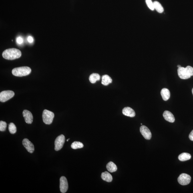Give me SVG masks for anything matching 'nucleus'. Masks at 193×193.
<instances>
[{
	"mask_svg": "<svg viewBox=\"0 0 193 193\" xmlns=\"http://www.w3.org/2000/svg\"><path fill=\"white\" fill-rule=\"evenodd\" d=\"M21 55V51L19 49L15 48L5 50L2 53V56L4 58L9 60L19 58Z\"/></svg>",
	"mask_w": 193,
	"mask_h": 193,
	"instance_id": "1",
	"label": "nucleus"
},
{
	"mask_svg": "<svg viewBox=\"0 0 193 193\" xmlns=\"http://www.w3.org/2000/svg\"><path fill=\"white\" fill-rule=\"evenodd\" d=\"M178 72L180 78L188 79L193 75V68L190 66H188L186 68L182 67L178 68Z\"/></svg>",
	"mask_w": 193,
	"mask_h": 193,
	"instance_id": "2",
	"label": "nucleus"
},
{
	"mask_svg": "<svg viewBox=\"0 0 193 193\" xmlns=\"http://www.w3.org/2000/svg\"><path fill=\"white\" fill-rule=\"evenodd\" d=\"M31 72V69L30 68L28 67L15 68L12 71V74L17 77L26 76L30 74Z\"/></svg>",
	"mask_w": 193,
	"mask_h": 193,
	"instance_id": "3",
	"label": "nucleus"
},
{
	"mask_svg": "<svg viewBox=\"0 0 193 193\" xmlns=\"http://www.w3.org/2000/svg\"><path fill=\"white\" fill-rule=\"evenodd\" d=\"M55 117L54 113L51 111L45 109L44 110L42 114L43 122L45 124L50 125L52 123Z\"/></svg>",
	"mask_w": 193,
	"mask_h": 193,
	"instance_id": "4",
	"label": "nucleus"
},
{
	"mask_svg": "<svg viewBox=\"0 0 193 193\" xmlns=\"http://www.w3.org/2000/svg\"><path fill=\"white\" fill-rule=\"evenodd\" d=\"M15 93L12 91H5L0 93V101L2 102H6L12 98L15 95Z\"/></svg>",
	"mask_w": 193,
	"mask_h": 193,
	"instance_id": "5",
	"label": "nucleus"
},
{
	"mask_svg": "<svg viewBox=\"0 0 193 193\" xmlns=\"http://www.w3.org/2000/svg\"><path fill=\"white\" fill-rule=\"evenodd\" d=\"M65 141V137L63 135L58 137L55 141V150L56 151L61 150L63 147Z\"/></svg>",
	"mask_w": 193,
	"mask_h": 193,
	"instance_id": "6",
	"label": "nucleus"
},
{
	"mask_svg": "<svg viewBox=\"0 0 193 193\" xmlns=\"http://www.w3.org/2000/svg\"><path fill=\"white\" fill-rule=\"evenodd\" d=\"M191 181V177L188 174H181L178 178V181L182 185H186L190 184Z\"/></svg>",
	"mask_w": 193,
	"mask_h": 193,
	"instance_id": "7",
	"label": "nucleus"
},
{
	"mask_svg": "<svg viewBox=\"0 0 193 193\" xmlns=\"http://www.w3.org/2000/svg\"><path fill=\"white\" fill-rule=\"evenodd\" d=\"M68 188V183L67 178L64 176L61 177L60 179V189L61 192L65 193L67 191Z\"/></svg>",
	"mask_w": 193,
	"mask_h": 193,
	"instance_id": "8",
	"label": "nucleus"
},
{
	"mask_svg": "<svg viewBox=\"0 0 193 193\" xmlns=\"http://www.w3.org/2000/svg\"><path fill=\"white\" fill-rule=\"evenodd\" d=\"M140 131L145 139L147 140H150L152 137V134L148 127L142 125L140 128Z\"/></svg>",
	"mask_w": 193,
	"mask_h": 193,
	"instance_id": "9",
	"label": "nucleus"
},
{
	"mask_svg": "<svg viewBox=\"0 0 193 193\" xmlns=\"http://www.w3.org/2000/svg\"><path fill=\"white\" fill-rule=\"evenodd\" d=\"M22 144L24 147L30 153H33L35 151V147L34 145L28 139L25 138L22 141Z\"/></svg>",
	"mask_w": 193,
	"mask_h": 193,
	"instance_id": "10",
	"label": "nucleus"
},
{
	"mask_svg": "<svg viewBox=\"0 0 193 193\" xmlns=\"http://www.w3.org/2000/svg\"><path fill=\"white\" fill-rule=\"evenodd\" d=\"M23 115L25 122L28 124H31L33 121L32 114L29 111L27 110H24Z\"/></svg>",
	"mask_w": 193,
	"mask_h": 193,
	"instance_id": "11",
	"label": "nucleus"
},
{
	"mask_svg": "<svg viewBox=\"0 0 193 193\" xmlns=\"http://www.w3.org/2000/svg\"><path fill=\"white\" fill-rule=\"evenodd\" d=\"M122 113L125 116L131 117H134L136 115L134 109L130 107H126L123 108Z\"/></svg>",
	"mask_w": 193,
	"mask_h": 193,
	"instance_id": "12",
	"label": "nucleus"
},
{
	"mask_svg": "<svg viewBox=\"0 0 193 193\" xmlns=\"http://www.w3.org/2000/svg\"><path fill=\"white\" fill-rule=\"evenodd\" d=\"M163 117L167 121L171 123H173L175 122V118L174 115L170 111H165L163 113Z\"/></svg>",
	"mask_w": 193,
	"mask_h": 193,
	"instance_id": "13",
	"label": "nucleus"
},
{
	"mask_svg": "<svg viewBox=\"0 0 193 193\" xmlns=\"http://www.w3.org/2000/svg\"><path fill=\"white\" fill-rule=\"evenodd\" d=\"M161 94L163 100L166 101L170 98V93L168 89L164 88L161 91Z\"/></svg>",
	"mask_w": 193,
	"mask_h": 193,
	"instance_id": "14",
	"label": "nucleus"
},
{
	"mask_svg": "<svg viewBox=\"0 0 193 193\" xmlns=\"http://www.w3.org/2000/svg\"><path fill=\"white\" fill-rule=\"evenodd\" d=\"M101 178L105 181L110 182L112 181L113 178L112 175L109 172L107 171L102 173Z\"/></svg>",
	"mask_w": 193,
	"mask_h": 193,
	"instance_id": "15",
	"label": "nucleus"
},
{
	"mask_svg": "<svg viewBox=\"0 0 193 193\" xmlns=\"http://www.w3.org/2000/svg\"><path fill=\"white\" fill-rule=\"evenodd\" d=\"M191 156L190 154L188 153H183L179 155L178 158L181 161H185L190 160Z\"/></svg>",
	"mask_w": 193,
	"mask_h": 193,
	"instance_id": "16",
	"label": "nucleus"
},
{
	"mask_svg": "<svg viewBox=\"0 0 193 193\" xmlns=\"http://www.w3.org/2000/svg\"><path fill=\"white\" fill-rule=\"evenodd\" d=\"M112 79L108 75H103L102 77V84L104 85H107L112 82Z\"/></svg>",
	"mask_w": 193,
	"mask_h": 193,
	"instance_id": "17",
	"label": "nucleus"
},
{
	"mask_svg": "<svg viewBox=\"0 0 193 193\" xmlns=\"http://www.w3.org/2000/svg\"><path fill=\"white\" fill-rule=\"evenodd\" d=\"M106 168L108 171L111 172H116L117 170L116 165L112 162L108 163L107 165Z\"/></svg>",
	"mask_w": 193,
	"mask_h": 193,
	"instance_id": "18",
	"label": "nucleus"
},
{
	"mask_svg": "<svg viewBox=\"0 0 193 193\" xmlns=\"http://www.w3.org/2000/svg\"><path fill=\"white\" fill-rule=\"evenodd\" d=\"M101 77L98 73H93L89 77V80L92 83H95L97 81L100 80Z\"/></svg>",
	"mask_w": 193,
	"mask_h": 193,
	"instance_id": "19",
	"label": "nucleus"
},
{
	"mask_svg": "<svg viewBox=\"0 0 193 193\" xmlns=\"http://www.w3.org/2000/svg\"><path fill=\"white\" fill-rule=\"evenodd\" d=\"M155 9L159 13H162L164 11V9L162 5L158 1H155L154 2Z\"/></svg>",
	"mask_w": 193,
	"mask_h": 193,
	"instance_id": "20",
	"label": "nucleus"
},
{
	"mask_svg": "<svg viewBox=\"0 0 193 193\" xmlns=\"http://www.w3.org/2000/svg\"><path fill=\"white\" fill-rule=\"evenodd\" d=\"M83 145L82 143L77 141H75L71 145V148L73 149H77L82 148L83 147Z\"/></svg>",
	"mask_w": 193,
	"mask_h": 193,
	"instance_id": "21",
	"label": "nucleus"
},
{
	"mask_svg": "<svg viewBox=\"0 0 193 193\" xmlns=\"http://www.w3.org/2000/svg\"><path fill=\"white\" fill-rule=\"evenodd\" d=\"M8 129L11 134H14L17 132V128L14 123H11L9 125Z\"/></svg>",
	"mask_w": 193,
	"mask_h": 193,
	"instance_id": "22",
	"label": "nucleus"
},
{
	"mask_svg": "<svg viewBox=\"0 0 193 193\" xmlns=\"http://www.w3.org/2000/svg\"><path fill=\"white\" fill-rule=\"evenodd\" d=\"M146 2L149 9L151 10L154 11L155 9L154 3L152 0H146Z\"/></svg>",
	"mask_w": 193,
	"mask_h": 193,
	"instance_id": "23",
	"label": "nucleus"
},
{
	"mask_svg": "<svg viewBox=\"0 0 193 193\" xmlns=\"http://www.w3.org/2000/svg\"><path fill=\"white\" fill-rule=\"evenodd\" d=\"M7 126L6 122L5 121H1L0 122V131H5Z\"/></svg>",
	"mask_w": 193,
	"mask_h": 193,
	"instance_id": "24",
	"label": "nucleus"
},
{
	"mask_svg": "<svg viewBox=\"0 0 193 193\" xmlns=\"http://www.w3.org/2000/svg\"><path fill=\"white\" fill-rule=\"evenodd\" d=\"M17 42L19 44H21L23 42V39L21 37H18L16 39Z\"/></svg>",
	"mask_w": 193,
	"mask_h": 193,
	"instance_id": "25",
	"label": "nucleus"
},
{
	"mask_svg": "<svg viewBox=\"0 0 193 193\" xmlns=\"http://www.w3.org/2000/svg\"><path fill=\"white\" fill-rule=\"evenodd\" d=\"M189 138L190 140L193 141V130L191 131L189 135Z\"/></svg>",
	"mask_w": 193,
	"mask_h": 193,
	"instance_id": "26",
	"label": "nucleus"
},
{
	"mask_svg": "<svg viewBox=\"0 0 193 193\" xmlns=\"http://www.w3.org/2000/svg\"><path fill=\"white\" fill-rule=\"evenodd\" d=\"M27 40L29 43H32L33 42V38L31 36H29L28 37Z\"/></svg>",
	"mask_w": 193,
	"mask_h": 193,
	"instance_id": "27",
	"label": "nucleus"
},
{
	"mask_svg": "<svg viewBox=\"0 0 193 193\" xmlns=\"http://www.w3.org/2000/svg\"><path fill=\"white\" fill-rule=\"evenodd\" d=\"M180 67H181V66L180 65H178V67L180 68Z\"/></svg>",
	"mask_w": 193,
	"mask_h": 193,
	"instance_id": "28",
	"label": "nucleus"
},
{
	"mask_svg": "<svg viewBox=\"0 0 193 193\" xmlns=\"http://www.w3.org/2000/svg\"><path fill=\"white\" fill-rule=\"evenodd\" d=\"M69 139H70L69 138L68 139V140H67V142H68V141L69 140Z\"/></svg>",
	"mask_w": 193,
	"mask_h": 193,
	"instance_id": "29",
	"label": "nucleus"
},
{
	"mask_svg": "<svg viewBox=\"0 0 193 193\" xmlns=\"http://www.w3.org/2000/svg\"><path fill=\"white\" fill-rule=\"evenodd\" d=\"M192 94H193V88L192 89Z\"/></svg>",
	"mask_w": 193,
	"mask_h": 193,
	"instance_id": "30",
	"label": "nucleus"
}]
</instances>
